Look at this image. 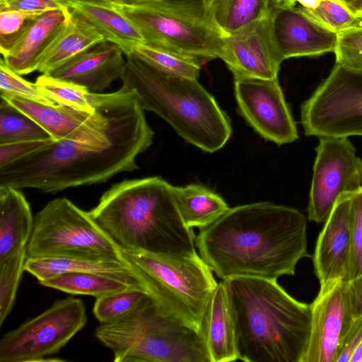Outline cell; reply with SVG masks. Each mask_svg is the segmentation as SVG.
<instances>
[{"instance_id": "6da1fadb", "label": "cell", "mask_w": 362, "mask_h": 362, "mask_svg": "<svg viewBox=\"0 0 362 362\" xmlns=\"http://www.w3.org/2000/svg\"><path fill=\"white\" fill-rule=\"evenodd\" d=\"M307 223L298 210L269 202L239 205L199 228L195 247L221 280L250 276L276 280L293 276L310 257Z\"/></svg>"}, {"instance_id": "7a4b0ae2", "label": "cell", "mask_w": 362, "mask_h": 362, "mask_svg": "<svg viewBox=\"0 0 362 362\" xmlns=\"http://www.w3.org/2000/svg\"><path fill=\"white\" fill-rule=\"evenodd\" d=\"M119 90L107 141L93 145L54 141L0 168V187L54 193L103 183L117 174L137 169L136 158L152 144L154 133L134 93L124 86Z\"/></svg>"}, {"instance_id": "3957f363", "label": "cell", "mask_w": 362, "mask_h": 362, "mask_svg": "<svg viewBox=\"0 0 362 362\" xmlns=\"http://www.w3.org/2000/svg\"><path fill=\"white\" fill-rule=\"evenodd\" d=\"M223 281L238 360L301 362L310 334V305L293 298L276 280L236 276Z\"/></svg>"}, {"instance_id": "277c9868", "label": "cell", "mask_w": 362, "mask_h": 362, "mask_svg": "<svg viewBox=\"0 0 362 362\" xmlns=\"http://www.w3.org/2000/svg\"><path fill=\"white\" fill-rule=\"evenodd\" d=\"M173 188L158 176L124 180L88 213L122 250L194 254L196 235L181 217Z\"/></svg>"}, {"instance_id": "5b68a950", "label": "cell", "mask_w": 362, "mask_h": 362, "mask_svg": "<svg viewBox=\"0 0 362 362\" xmlns=\"http://www.w3.org/2000/svg\"><path fill=\"white\" fill-rule=\"evenodd\" d=\"M122 81L144 110L163 119L187 142L213 153L229 140V117L197 78L166 74L132 52Z\"/></svg>"}, {"instance_id": "8992f818", "label": "cell", "mask_w": 362, "mask_h": 362, "mask_svg": "<svg viewBox=\"0 0 362 362\" xmlns=\"http://www.w3.org/2000/svg\"><path fill=\"white\" fill-rule=\"evenodd\" d=\"M94 334L115 362H211L200 333L165 316L149 296Z\"/></svg>"}, {"instance_id": "52a82bcc", "label": "cell", "mask_w": 362, "mask_h": 362, "mask_svg": "<svg viewBox=\"0 0 362 362\" xmlns=\"http://www.w3.org/2000/svg\"><path fill=\"white\" fill-rule=\"evenodd\" d=\"M120 253L160 310L199 332L218 282L199 253L170 255L122 249Z\"/></svg>"}, {"instance_id": "ba28073f", "label": "cell", "mask_w": 362, "mask_h": 362, "mask_svg": "<svg viewBox=\"0 0 362 362\" xmlns=\"http://www.w3.org/2000/svg\"><path fill=\"white\" fill-rule=\"evenodd\" d=\"M26 259L77 256L124 261L119 247L85 211L66 198L49 202L34 217Z\"/></svg>"}, {"instance_id": "9c48e42d", "label": "cell", "mask_w": 362, "mask_h": 362, "mask_svg": "<svg viewBox=\"0 0 362 362\" xmlns=\"http://www.w3.org/2000/svg\"><path fill=\"white\" fill-rule=\"evenodd\" d=\"M112 6L137 27L148 46L201 65L221 57L223 36L185 11L159 0L132 6Z\"/></svg>"}, {"instance_id": "30bf717a", "label": "cell", "mask_w": 362, "mask_h": 362, "mask_svg": "<svg viewBox=\"0 0 362 362\" xmlns=\"http://www.w3.org/2000/svg\"><path fill=\"white\" fill-rule=\"evenodd\" d=\"M300 119L307 136H362V70L335 63L302 104Z\"/></svg>"}, {"instance_id": "8fae6325", "label": "cell", "mask_w": 362, "mask_h": 362, "mask_svg": "<svg viewBox=\"0 0 362 362\" xmlns=\"http://www.w3.org/2000/svg\"><path fill=\"white\" fill-rule=\"evenodd\" d=\"M87 322L80 298L57 299L38 315L6 332L0 340V362L49 361Z\"/></svg>"}, {"instance_id": "7c38bea8", "label": "cell", "mask_w": 362, "mask_h": 362, "mask_svg": "<svg viewBox=\"0 0 362 362\" xmlns=\"http://www.w3.org/2000/svg\"><path fill=\"white\" fill-rule=\"evenodd\" d=\"M0 95L36 122L55 141L70 140L95 145L109 139L119 92L93 93L96 109L94 113L57 104L47 105L18 95Z\"/></svg>"}, {"instance_id": "4fadbf2b", "label": "cell", "mask_w": 362, "mask_h": 362, "mask_svg": "<svg viewBox=\"0 0 362 362\" xmlns=\"http://www.w3.org/2000/svg\"><path fill=\"white\" fill-rule=\"evenodd\" d=\"M307 208L310 221L325 222L339 197L362 187V158L346 137H320Z\"/></svg>"}, {"instance_id": "5bb4252c", "label": "cell", "mask_w": 362, "mask_h": 362, "mask_svg": "<svg viewBox=\"0 0 362 362\" xmlns=\"http://www.w3.org/2000/svg\"><path fill=\"white\" fill-rule=\"evenodd\" d=\"M310 308V339L301 362H335L354 319L351 282L339 280L320 286Z\"/></svg>"}, {"instance_id": "9a60e30c", "label": "cell", "mask_w": 362, "mask_h": 362, "mask_svg": "<svg viewBox=\"0 0 362 362\" xmlns=\"http://www.w3.org/2000/svg\"><path fill=\"white\" fill-rule=\"evenodd\" d=\"M234 87L240 114L262 137L277 145L292 143L298 138L277 78L235 79Z\"/></svg>"}, {"instance_id": "2e32d148", "label": "cell", "mask_w": 362, "mask_h": 362, "mask_svg": "<svg viewBox=\"0 0 362 362\" xmlns=\"http://www.w3.org/2000/svg\"><path fill=\"white\" fill-rule=\"evenodd\" d=\"M220 59L234 79L276 78L283 59L272 37L269 15L223 36Z\"/></svg>"}, {"instance_id": "e0dca14e", "label": "cell", "mask_w": 362, "mask_h": 362, "mask_svg": "<svg viewBox=\"0 0 362 362\" xmlns=\"http://www.w3.org/2000/svg\"><path fill=\"white\" fill-rule=\"evenodd\" d=\"M269 19L274 44L283 61L334 51L337 34L317 22L302 7L271 6Z\"/></svg>"}, {"instance_id": "ac0fdd59", "label": "cell", "mask_w": 362, "mask_h": 362, "mask_svg": "<svg viewBox=\"0 0 362 362\" xmlns=\"http://www.w3.org/2000/svg\"><path fill=\"white\" fill-rule=\"evenodd\" d=\"M351 194L339 197L316 241L313 262L320 286L346 279L351 252Z\"/></svg>"}, {"instance_id": "d6986e66", "label": "cell", "mask_w": 362, "mask_h": 362, "mask_svg": "<svg viewBox=\"0 0 362 362\" xmlns=\"http://www.w3.org/2000/svg\"><path fill=\"white\" fill-rule=\"evenodd\" d=\"M122 50L114 43L103 41L74 56L47 76L85 87L91 93L109 88L122 79L125 68Z\"/></svg>"}, {"instance_id": "ffe728a7", "label": "cell", "mask_w": 362, "mask_h": 362, "mask_svg": "<svg viewBox=\"0 0 362 362\" xmlns=\"http://www.w3.org/2000/svg\"><path fill=\"white\" fill-rule=\"evenodd\" d=\"M208 23L223 36L266 18L270 0H160Z\"/></svg>"}, {"instance_id": "44dd1931", "label": "cell", "mask_w": 362, "mask_h": 362, "mask_svg": "<svg viewBox=\"0 0 362 362\" xmlns=\"http://www.w3.org/2000/svg\"><path fill=\"white\" fill-rule=\"evenodd\" d=\"M199 333L211 362L238 360L235 323L223 280L218 283L210 298Z\"/></svg>"}, {"instance_id": "7402d4cb", "label": "cell", "mask_w": 362, "mask_h": 362, "mask_svg": "<svg viewBox=\"0 0 362 362\" xmlns=\"http://www.w3.org/2000/svg\"><path fill=\"white\" fill-rule=\"evenodd\" d=\"M71 9L40 14L15 46L4 56L6 64L19 75L37 71L46 50L71 18Z\"/></svg>"}, {"instance_id": "603a6c76", "label": "cell", "mask_w": 362, "mask_h": 362, "mask_svg": "<svg viewBox=\"0 0 362 362\" xmlns=\"http://www.w3.org/2000/svg\"><path fill=\"white\" fill-rule=\"evenodd\" d=\"M25 272L35 276L38 282L67 272H94L123 280L145 290L133 268L125 261L115 259L77 256L28 258L25 260Z\"/></svg>"}, {"instance_id": "cb8c5ba5", "label": "cell", "mask_w": 362, "mask_h": 362, "mask_svg": "<svg viewBox=\"0 0 362 362\" xmlns=\"http://www.w3.org/2000/svg\"><path fill=\"white\" fill-rule=\"evenodd\" d=\"M20 189L0 187V262L26 247L34 218Z\"/></svg>"}, {"instance_id": "d4e9b609", "label": "cell", "mask_w": 362, "mask_h": 362, "mask_svg": "<svg viewBox=\"0 0 362 362\" xmlns=\"http://www.w3.org/2000/svg\"><path fill=\"white\" fill-rule=\"evenodd\" d=\"M71 9L91 24L105 41L117 45L126 55L134 47L145 44L137 27L114 6L81 0H74Z\"/></svg>"}, {"instance_id": "484cf974", "label": "cell", "mask_w": 362, "mask_h": 362, "mask_svg": "<svg viewBox=\"0 0 362 362\" xmlns=\"http://www.w3.org/2000/svg\"><path fill=\"white\" fill-rule=\"evenodd\" d=\"M71 18L44 54L37 71L45 74L74 56L105 41L99 32L83 16L71 9Z\"/></svg>"}, {"instance_id": "4316f807", "label": "cell", "mask_w": 362, "mask_h": 362, "mask_svg": "<svg viewBox=\"0 0 362 362\" xmlns=\"http://www.w3.org/2000/svg\"><path fill=\"white\" fill-rule=\"evenodd\" d=\"M173 190L181 217L190 228L206 227L229 209L221 196L203 185L174 186Z\"/></svg>"}, {"instance_id": "83f0119b", "label": "cell", "mask_w": 362, "mask_h": 362, "mask_svg": "<svg viewBox=\"0 0 362 362\" xmlns=\"http://www.w3.org/2000/svg\"><path fill=\"white\" fill-rule=\"evenodd\" d=\"M39 284L69 294L90 296L95 298L129 288H138L123 280L89 272L64 273Z\"/></svg>"}, {"instance_id": "f1b7e54d", "label": "cell", "mask_w": 362, "mask_h": 362, "mask_svg": "<svg viewBox=\"0 0 362 362\" xmlns=\"http://www.w3.org/2000/svg\"><path fill=\"white\" fill-rule=\"evenodd\" d=\"M49 139L52 138L36 122L1 98L0 144Z\"/></svg>"}, {"instance_id": "f546056e", "label": "cell", "mask_w": 362, "mask_h": 362, "mask_svg": "<svg viewBox=\"0 0 362 362\" xmlns=\"http://www.w3.org/2000/svg\"><path fill=\"white\" fill-rule=\"evenodd\" d=\"M40 90L55 104L94 113L93 93L85 87L54 78L46 74L35 81Z\"/></svg>"}, {"instance_id": "4dcf8cb0", "label": "cell", "mask_w": 362, "mask_h": 362, "mask_svg": "<svg viewBox=\"0 0 362 362\" xmlns=\"http://www.w3.org/2000/svg\"><path fill=\"white\" fill-rule=\"evenodd\" d=\"M148 296V293L139 288L114 292L97 298L93 312L100 323L110 322L132 311Z\"/></svg>"}, {"instance_id": "1f68e13d", "label": "cell", "mask_w": 362, "mask_h": 362, "mask_svg": "<svg viewBox=\"0 0 362 362\" xmlns=\"http://www.w3.org/2000/svg\"><path fill=\"white\" fill-rule=\"evenodd\" d=\"M132 52L150 65L170 75L197 78L201 71L202 65L195 61L153 48L146 44L135 46Z\"/></svg>"}, {"instance_id": "d6a6232c", "label": "cell", "mask_w": 362, "mask_h": 362, "mask_svg": "<svg viewBox=\"0 0 362 362\" xmlns=\"http://www.w3.org/2000/svg\"><path fill=\"white\" fill-rule=\"evenodd\" d=\"M25 248L0 262V327L13 307L18 288L25 271Z\"/></svg>"}, {"instance_id": "836d02e7", "label": "cell", "mask_w": 362, "mask_h": 362, "mask_svg": "<svg viewBox=\"0 0 362 362\" xmlns=\"http://www.w3.org/2000/svg\"><path fill=\"white\" fill-rule=\"evenodd\" d=\"M302 8L322 26L337 34L362 25V18L355 15L342 0H322L314 9Z\"/></svg>"}, {"instance_id": "e575fe53", "label": "cell", "mask_w": 362, "mask_h": 362, "mask_svg": "<svg viewBox=\"0 0 362 362\" xmlns=\"http://www.w3.org/2000/svg\"><path fill=\"white\" fill-rule=\"evenodd\" d=\"M40 14L17 11H0V52L6 55Z\"/></svg>"}, {"instance_id": "d590c367", "label": "cell", "mask_w": 362, "mask_h": 362, "mask_svg": "<svg viewBox=\"0 0 362 362\" xmlns=\"http://www.w3.org/2000/svg\"><path fill=\"white\" fill-rule=\"evenodd\" d=\"M362 274V187L351 194V252L345 281Z\"/></svg>"}, {"instance_id": "8d00e7d4", "label": "cell", "mask_w": 362, "mask_h": 362, "mask_svg": "<svg viewBox=\"0 0 362 362\" xmlns=\"http://www.w3.org/2000/svg\"><path fill=\"white\" fill-rule=\"evenodd\" d=\"M334 52L337 64L362 70V25L338 33Z\"/></svg>"}, {"instance_id": "74e56055", "label": "cell", "mask_w": 362, "mask_h": 362, "mask_svg": "<svg viewBox=\"0 0 362 362\" xmlns=\"http://www.w3.org/2000/svg\"><path fill=\"white\" fill-rule=\"evenodd\" d=\"M0 93L21 96L47 105H55L40 90L35 83L25 80L11 70L2 58L0 60Z\"/></svg>"}, {"instance_id": "f35d334b", "label": "cell", "mask_w": 362, "mask_h": 362, "mask_svg": "<svg viewBox=\"0 0 362 362\" xmlns=\"http://www.w3.org/2000/svg\"><path fill=\"white\" fill-rule=\"evenodd\" d=\"M74 0H0V11H17L42 14L51 11L71 9Z\"/></svg>"}, {"instance_id": "ab89813d", "label": "cell", "mask_w": 362, "mask_h": 362, "mask_svg": "<svg viewBox=\"0 0 362 362\" xmlns=\"http://www.w3.org/2000/svg\"><path fill=\"white\" fill-rule=\"evenodd\" d=\"M54 141L49 139L0 144V168L40 151Z\"/></svg>"}, {"instance_id": "60d3db41", "label": "cell", "mask_w": 362, "mask_h": 362, "mask_svg": "<svg viewBox=\"0 0 362 362\" xmlns=\"http://www.w3.org/2000/svg\"><path fill=\"white\" fill-rule=\"evenodd\" d=\"M362 341V314L354 317L349 329L342 339L335 362H349Z\"/></svg>"}, {"instance_id": "b9f144b4", "label": "cell", "mask_w": 362, "mask_h": 362, "mask_svg": "<svg viewBox=\"0 0 362 362\" xmlns=\"http://www.w3.org/2000/svg\"><path fill=\"white\" fill-rule=\"evenodd\" d=\"M353 291L354 317L362 314V274L350 281Z\"/></svg>"}, {"instance_id": "7bdbcfd3", "label": "cell", "mask_w": 362, "mask_h": 362, "mask_svg": "<svg viewBox=\"0 0 362 362\" xmlns=\"http://www.w3.org/2000/svg\"><path fill=\"white\" fill-rule=\"evenodd\" d=\"M107 6H132L142 4L154 0H81Z\"/></svg>"}, {"instance_id": "ee69618b", "label": "cell", "mask_w": 362, "mask_h": 362, "mask_svg": "<svg viewBox=\"0 0 362 362\" xmlns=\"http://www.w3.org/2000/svg\"><path fill=\"white\" fill-rule=\"evenodd\" d=\"M271 6L277 8L293 7L296 0H270Z\"/></svg>"}, {"instance_id": "f6af8a7d", "label": "cell", "mask_w": 362, "mask_h": 362, "mask_svg": "<svg viewBox=\"0 0 362 362\" xmlns=\"http://www.w3.org/2000/svg\"><path fill=\"white\" fill-rule=\"evenodd\" d=\"M348 6L355 15L362 18V0H355Z\"/></svg>"}, {"instance_id": "bcb514c9", "label": "cell", "mask_w": 362, "mask_h": 362, "mask_svg": "<svg viewBox=\"0 0 362 362\" xmlns=\"http://www.w3.org/2000/svg\"><path fill=\"white\" fill-rule=\"evenodd\" d=\"M322 0H296V2H298L301 7L306 9H314L320 3Z\"/></svg>"}, {"instance_id": "7dc6e473", "label": "cell", "mask_w": 362, "mask_h": 362, "mask_svg": "<svg viewBox=\"0 0 362 362\" xmlns=\"http://www.w3.org/2000/svg\"><path fill=\"white\" fill-rule=\"evenodd\" d=\"M349 362H362V341L354 351Z\"/></svg>"}, {"instance_id": "c3c4849f", "label": "cell", "mask_w": 362, "mask_h": 362, "mask_svg": "<svg viewBox=\"0 0 362 362\" xmlns=\"http://www.w3.org/2000/svg\"><path fill=\"white\" fill-rule=\"evenodd\" d=\"M347 6L354 1L355 0H342Z\"/></svg>"}]
</instances>
